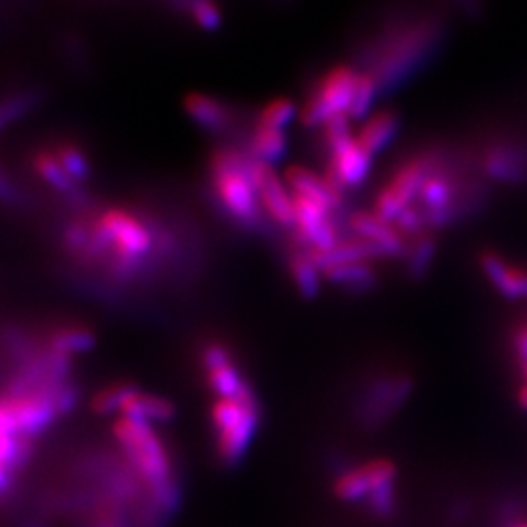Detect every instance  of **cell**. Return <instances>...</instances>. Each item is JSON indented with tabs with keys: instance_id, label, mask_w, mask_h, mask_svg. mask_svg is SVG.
Wrapping results in <instances>:
<instances>
[{
	"instance_id": "cell-3",
	"label": "cell",
	"mask_w": 527,
	"mask_h": 527,
	"mask_svg": "<svg viewBox=\"0 0 527 527\" xmlns=\"http://www.w3.org/2000/svg\"><path fill=\"white\" fill-rule=\"evenodd\" d=\"M114 438L149 488L151 500L161 510H170L176 504L174 465L155 428L149 422L122 416L114 424Z\"/></svg>"
},
{
	"instance_id": "cell-13",
	"label": "cell",
	"mask_w": 527,
	"mask_h": 527,
	"mask_svg": "<svg viewBox=\"0 0 527 527\" xmlns=\"http://www.w3.org/2000/svg\"><path fill=\"white\" fill-rule=\"evenodd\" d=\"M202 365L205 379L217 399L237 397L248 381L244 379L233 354L219 342H209L202 350Z\"/></svg>"
},
{
	"instance_id": "cell-6",
	"label": "cell",
	"mask_w": 527,
	"mask_h": 527,
	"mask_svg": "<svg viewBox=\"0 0 527 527\" xmlns=\"http://www.w3.org/2000/svg\"><path fill=\"white\" fill-rule=\"evenodd\" d=\"M447 157L449 153L442 147H430L410 155L395 168V172L381 186V190L373 200L371 211L395 225L399 215L408 205L416 202L422 186L442 164L446 163Z\"/></svg>"
},
{
	"instance_id": "cell-33",
	"label": "cell",
	"mask_w": 527,
	"mask_h": 527,
	"mask_svg": "<svg viewBox=\"0 0 527 527\" xmlns=\"http://www.w3.org/2000/svg\"><path fill=\"white\" fill-rule=\"evenodd\" d=\"M520 371H522V377H524V381H526L527 385V364L520 365Z\"/></svg>"
},
{
	"instance_id": "cell-27",
	"label": "cell",
	"mask_w": 527,
	"mask_h": 527,
	"mask_svg": "<svg viewBox=\"0 0 527 527\" xmlns=\"http://www.w3.org/2000/svg\"><path fill=\"white\" fill-rule=\"evenodd\" d=\"M51 149H53L57 161L67 170V174L73 178V182L77 186H81L82 182L88 180V176H90V161H88L86 153L82 151L79 145L61 143V145H55Z\"/></svg>"
},
{
	"instance_id": "cell-31",
	"label": "cell",
	"mask_w": 527,
	"mask_h": 527,
	"mask_svg": "<svg viewBox=\"0 0 527 527\" xmlns=\"http://www.w3.org/2000/svg\"><path fill=\"white\" fill-rule=\"evenodd\" d=\"M518 405H520V408L522 410H526L527 412V385L524 383L522 387H520V391H518Z\"/></svg>"
},
{
	"instance_id": "cell-9",
	"label": "cell",
	"mask_w": 527,
	"mask_h": 527,
	"mask_svg": "<svg viewBox=\"0 0 527 527\" xmlns=\"http://www.w3.org/2000/svg\"><path fill=\"white\" fill-rule=\"evenodd\" d=\"M326 176L334 180L344 192L346 188H358L369 176L373 157L364 149V145L356 139V133L348 139L325 147Z\"/></svg>"
},
{
	"instance_id": "cell-17",
	"label": "cell",
	"mask_w": 527,
	"mask_h": 527,
	"mask_svg": "<svg viewBox=\"0 0 527 527\" xmlns=\"http://www.w3.org/2000/svg\"><path fill=\"white\" fill-rule=\"evenodd\" d=\"M401 120L393 110H377L365 118L362 127L356 131V139L364 145L365 151L375 157L383 153L399 135Z\"/></svg>"
},
{
	"instance_id": "cell-23",
	"label": "cell",
	"mask_w": 527,
	"mask_h": 527,
	"mask_svg": "<svg viewBox=\"0 0 527 527\" xmlns=\"http://www.w3.org/2000/svg\"><path fill=\"white\" fill-rule=\"evenodd\" d=\"M34 170L41 180L61 194H71L79 186L73 182V178L67 174V170L57 161L53 149H41L34 157Z\"/></svg>"
},
{
	"instance_id": "cell-32",
	"label": "cell",
	"mask_w": 527,
	"mask_h": 527,
	"mask_svg": "<svg viewBox=\"0 0 527 527\" xmlns=\"http://www.w3.org/2000/svg\"><path fill=\"white\" fill-rule=\"evenodd\" d=\"M502 527H527V520H520V518H512L510 522H504Z\"/></svg>"
},
{
	"instance_id": "cell-1",
	"label": "cell",
	"mask_w": 527,
	"mask_h": 527,
	"mask_svg": "<svg viewBox=\"0 0 527 527\" xmlns=\"http://www.w3.org/2000/svg\"><path fill=\"white\" fill-rule=\"evenodd\" d=\"M444 38L446 22L436 14L397 16L365 45L360 71L375 81L379 94H389L426 67Z\"/></svg>"
},
{
	"instance_id": "cell-5",
	"label": "cell",
	"mask_w": 527,
	"mask_h": 527,
	"mask_svg": "<svg viewBox=\"0 0 527 527\" xmlns=\"http://www.w3.org/2000/svg\"><path fill=\"white\" fill-rule=\"evenodd\" d=\"M211 420L219 459L229 467L237 465L252 444L260 424V405L250 383L237 397L217 399L211 410Z\"/></svg>"
},
{
	"instance_id": "cell-15",
	"label": "cell",
	"mask_w": 527,
	"mask_h": 527,
	"mask_svg": "<svg viewBox=\"0 0 527 527\" xmlns=\"http://www.w3.org/2000/svg\"><path fill=\"white\" fill-rule=\"evenodd\" d=\"M481 272L504 299L520 301L527 299V270L502 258L494 250H485L479 256Z\"/></svg>"
},
{
	"instance_id": "cell-30",
	"label": "cell",
	"mask_w": 527,
	"mask_h": 527,
	"mask_svg": "<svg viewBox=\"0 0 527 527\" xmlns=\"http://www.w3.org/2000/svg\"><path fill=\"white\" fill-rule=\"evenodd\" d=\"M465 14H469V16H475V14H479L481 12V8H483V0H453Z\"/></svg>"
},
{
	"instance_id": "cell-4",
	"label": "cell",
	"mask_w": 527,
	"mask_h": 527,
	"mask_svg": "<svg viewBox=\"0 0 527 527\" xmlns=\"http://www.w3.org/2000/svg\"><path fill=\"white\" fill-rule=\"evenodd\" d=\"M209 184L223 211L244 229H258L264 213L252 174V157L239 147H219L209 159Z\"/></svg>"
},
{
	"instance_id": "cell-20",
	"label": "cell",
	"mask_w": 527,
	"mask_h": 527,
	"mask_svg": "<svg viewBox=\"0 0 527 527\" xmlns=\"http://www.w3.org/2000/svg\"><path fill=\"white\" fill-rule=\"evenodd\" d=\"M122 416H129V418H137L143 422H168L174 418L176 410L170 401H166L163 397L157 395H149L139 391L137 387L129 385V391L123 399L122 408H120Z\"/></svg>"
},
{
	"instance_id": "cell-14",
	"label": "cell",
	"mask_w": 527,
	"mask_h": 527,
	"mask_svg": "<svg viewBox=\"0 0 527 527\" xmlns=\"http://www.w3.org/2000/svg\"><path fill=\"white\" fill-rule=\"evenodd\" d=\"M284 180L293 196L323 203L338 215L344 209V190L326 174L295 164L285 170Z\"/></svg>"
},
{
	"instance_id": "cell-21",
	"label": "cell",
	"mask_w": 527,
	"mask_h": 527,
	"mask_svg": "<svg viewBox=\"0 0 527 527\" xmlns=\"http://www.w3.org/2000/svg\"><path fill=\"white\" fill-rule=\"evenodd\" d=\"M246 151L252 159L272 166L282 161L287 153V135L284 129H272L254 123Z\"/></svg>"
},
{
	"instance_id": "cell-28",
	"label": "cell",
	"mask_w": 527,
	"mask_h": 527,
	"mask_svg": "<svg viewBox=\"0 0 527 527\" xmlns=\"http://www.w3.org/2000/svg\"><path fill=\"white\" fill-rule=\"evenodd\" d=\"M297 116V106L289 98H274L262 106V110L256 116V125L272 127V129H284Z\"/></svg>"
},
{
	"instance_id": "cell-8",
	"label": "cell",
	"mask_w": 527,
	"mask_h": 527,
	"mask_svg": "<svg viewBox=\"0 0 527 527\" xmlns=\"http://www.w3.org/2000/svg\"><path fill=\"white\" fill-rule=\"evenodd\" d=\"M360 69L352 65H334L313 84L305 104L301 106V122L305 127H323L336 116H348L356 92Z\"/></svg>"
},
{
	"instance_id": "cell-11",
	"label": "cell",
	"mask_w": 527,
	"mask_h": 527,
	"mask_svg": "<svg viewBox=\"0 0 527 527\" xmlns=\"http://www.w3.org/2000/svg\"><path fill=\"white\" fill-rule=\"evenodd\" d=\"M252 174L256 182L258 202L262 207L264 217L280 227H293V196L285 184L284 176H280L274 166L260 163L252 159Z\"/></svg>"
},
{
	"instance_id": "cell-26",
	"label": "cell",
	"mask_w": 527,
	"mask_h": 527,
	"mask_svg": "<svg viewBox=\"0 0 527 527\" xmlns=\"http://www.w3.org/2000/svg\"><path fill=\"white\" fill-rule=\"evenodd\" d=\"M365 512L377 520V522H387L393 520L397 514V483L385 485V487L375 488L369 492V496L365 498Z\"/></svg>"
},
{
	"instance_id": "cell-7",
	"label": "cell",
	"mask_w": 527,
	"mask_h": 527,
	"mask_svg": "<svg viewBox=\"0 0 527 527\" xmlns=\"http://www.w3.org/2000/svg\"><path fill=\"white\" fill-rule=\"evenodd\" d=\"M414 389V379L406 371H381L358 389L352 403V418L364 432L387 426L406 405Z\"/></svg>"
},
{
	"instance_id": "cell-18",
	"label": "cell",
	"mask_w": 527,
	"mask_h": 527,
	"mask_svg": "<svg viewBox=\"0 0 527 527\" xmlns=\"http://www.w3.org/2000/svg\"><path fill=\"white\" fill-rule=\"evenodd\" d=\"M323 278L328 284L336 285L350 295H365L379 285V274L373 262L334 266L323 272Z\"/></svg>"
},
{
	"instance_id": "cell-2",
	"label": "cell",
	"mask_w": 527,
	"mask_h": 527,
	"mask_svg": "<svg viewBox=\"0 0 527 527\" xmlns=\"http://www.w3.org/2000/svg\"><path fill=\"white\" fill-rule=\"evenodd\" d=\"M65 241L73 254L98 260L112 272L129 276L143 268L155 252L157 235L139 213L125 207H108L90 221L73 223Z\"/></svg>"
},
{
	"instance_id": "cell-10",
	"label": "cell",
	"mask_w": 527,
	"mask_h": 527,
	"mask_svg": "<svg viewBox=\"0 0 527 527\" xmlns=\"http://www.w3.org/2000/svg\"><path fill=\"white\" fill-rule=\"evenodd\" d=\"M479 166L488 180L510 186L526 184L527 145L512 139L492 141L483 149Z\"/></svg>"
},
{
	"instance_id": "cell-24",
	"label": "cell",
	"mask_w": 527,
	"mask_h": 527,
	"mask_svg": "<svg viewBox=\"0 0 527 527\" xmlns=\"http://www.w3.org/2000/svg\"><path fill=\"white\" fill-rule=\"evenodd\" d=\"M332 492L340 502H348V504L364 502L371 492V483L365 475L364 467L352 465L350 469H346L344 473L334 477Z\"/></svg>"
},
{
	"instance_id": "cell-25",
	"label": "cell",
	"mask_w": 527,
	"mask_h": 527,
	"mask_svg": "<svg viewBox=\"0 0 527 527\" xmlns=\"http://www.w3.org/2000/svg\"><path fill=\"white\" fill-rule=\"evenodd\" d=\"M94 344V334L82 326H69L53 334L51 338V352L69 360L75 354H82Z\"/></svg>"
},
{
	"instance_id": "cell-29",
	"label": "cell",
	"mask_w": 527,
	"mask_h": 527,
	"mask_svg": "<svg viewBox=\"0 0 527 527\" xmlns=\"http://www.w3.org/2000/svg\"><path fill=\"white\" fill-rule=\"evenodd\" d=\"M186 12L203 32H217L223 24V12L215 0H186Z\"/></svg>"
},
{
	"instance_id": "cell-12",
	"label": "cell",
	"mask_w": 527,
	"mask_h": 527,
	"mask_svg": "<svg viewBox=\"0 0 527 527\" xmlns=\"http://www.w3.org/2000/svg\"><path fill=\"white\" fill-rule=\"evenodd\" d=\"M346 231L367 243L377 246L385 258H405L408 241L405 235L389 221L375 215L371 209L352 211L346 215Z\"/></svg>"
},
{
	"instance_id": "cell-22",
	"label": "cell",
	"mask_w": 527,
	"mask_h": 527,
	"mask_svg": "<svg viewBox=\"0 0 527 527\" xmlns=\"http://www.w3.org/2000/svg\"><path fill=\"white\" fill-rule=\"evenodd\" d=\"M436 252H438V241L434 233H424L420 237L410 239L405 258H403L406 276L414 282L424 280L436 258Z\"/></svg>"
},
{
	"instance_id": "cell-19",
	"label": "cell",
	"mask_w": 527,
	"mask_h": 527,
	"mask_svg": "<svg viewBox=\"0 0 527 527\" xmlns=\"http://www.w3.org/2000/svg\"><path fill=\"white\" fill-rule=\"evenodd\" d=\"M287 268L293 284L297 287L299 295L305 299H315L321 293V284H323V272L319 266L313 262L309 252L301 248L299 244H291L287 252Z\"/></svg>"
},
{
	"instance_id": "cell-16",
	"label": "cell",
	"mask_w": 527,
	"mask_h": 527,
	"mask_svg": "<svg viewBox=\"0 0 527 527\" xmlns=\"http://www.w3.org/2000/svg\"><path fill=\"white\" fill-rule=\"evenodd\" d=\"M184 112L198 127L211 133H223L233 123V110L229 104L203 92H192L184 98Z\"/></svg>"
}]
</instances>
